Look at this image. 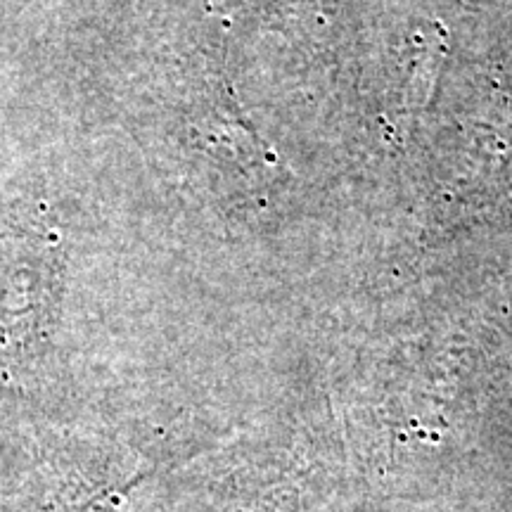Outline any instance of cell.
<instances>
[{"instance_id":"6da1fadb","label":"cell","mask_w":512,"mask_h":512,"mask_svg":"<svg viewBox=\"0 0 512 512\" xmlns=\"http://www.w3.org/2000/svg\"><path fill=\"white\" fill-rule=\"evenodd\" d=\"M152 467L38 463L0 465V512H121Z\"/></svg>"}]
</instances>
